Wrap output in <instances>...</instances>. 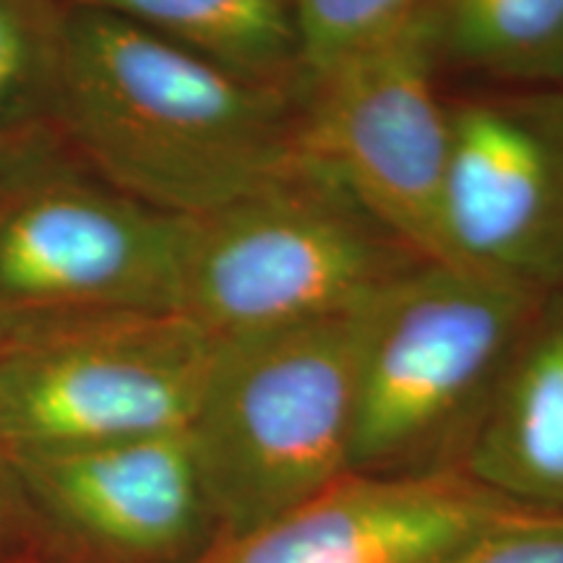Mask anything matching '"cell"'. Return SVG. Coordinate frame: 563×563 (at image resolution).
Returning a JSON list of instances; mask_svg holds the SVG:
<instances>
[{"label": "cell", "mask_w": 563, "mask_h": 563, "mask_svg": "<svg viewBox=\"0 0 563 563\" xmlns=\"http://www.w3.org/2000/svg\"><path fill=\"white\" fill-rule=\"evenodd\" d=\"M183 311L0 319L5 449H68L186 433L217 355Z\"/></svg>", "instance_id": "obj_4"}, {"label": "cell", "mask_w": 563, "mask_h": 563, "mask_svg": "<svg viewBox=\"0 0 563 563\" xmlns=\"http://www.w3.org/2000/svg\"><path fill=\"white\" fill-rule=\"evenodd\" d=\"M551 295L426 262L378 302L357 384L352 473H407L481 410Z\"/></svg>", "instance_id": "obj_5"}, {"label": "cell", "mask_w": 563, "mask_h": 563, "mask_svg": "<svg viewBox=\"0 0 563 563\" xmlns=\"http://www.w3.org/2000/svg\"><path fill=\"white\" fill-rule=\"evenodd\" d=\"M186 238L66 152L34 162L0 180V319L180 311Z\"/></svg>", "instance_id": "obj_7"}, {"label": "cell", "mask_w": 563, "mask_h": 563, "mask_svg": "<svg viewBox=\"0 0 563 563\" xmlns=\"http://www.w3.org/2000/svg\"><path fill=\"white\" fill-rule=\"evenodd\" d=\"M302 87L253 81L112 13L70 5L60 131L91 175L199 220L306 167Z\"/></svg>", "instance_id": "obj_1"}, {"label": "cell", "mask_w": 563, "mask_h": 563, "mask_svg": "<svg viewBox=\"0 0 563 563\" xmlns=\"http://www.w3.org/2000/svg\"><path fill=\"white\" fill-rule=\"evenodd\" d=\"M460 470L511 504L563 509V290L485 397Z\"/></svg>", "instance_id": "obj_11"}, {"label": "cell", "mask_w": 563, "mask_h": 563, "mask_svg": "<svg viewBox=\"0 0 563 563\" xmlns=\"http://www.w3.org/2000/svg\"><path fill=\"white\" fill-rule=\"evenodd\" d=\"M9 456L34 538L81 563H194L220 538L186 433Z\"/></svg>", "instance_id": "obj_9"}, {"label": "cell", "mask_w": 563, "mask_h": 563, "mask_svg": "<svg viewBox=\"0 0 563 563\" xmlns=\"http://www.w3.org/2000/svg\"><path fill=\"white\" fill-rule=\"evenodd\" d=\"M426 264L332 180L302 167L188 220L180 311L217 340L371 306Z\"/></svg>", "instance_id": "obj_3"}, {"label": "cell", "mask_w": 563, "mask_h": 563, "mask_svg": "<svg viewBox=\"0 0 563 563\" xmlns=\"http://www.w3.org/2000/svg\"><path fill=\"white\" fill-rule=\"evenodd\" d=\"M443 222L452 262L563 290V87L449 108Z\"/></svg>", "instance_id": "obj_8"}, {"label": "cell", "mask_w": 563, "mask_h": 563, "mask_svg": "<svg viewBox=\"0 0 563 563\" xmlns=\"http://www.w3.org/2000/svg\"><path fill=\"white\" fill-rule=\"evenodd\" d=\"M382 298L217 344L186 435L220 538L256 530L352 473L363 350Z\"/></svg>", "instance_id": "obj_2"}, {"label": "cell", "mask_w": 563, "mask_h": 563, "mask_svg": "<svg viewBox=\"0 0 563 563\" xmlns=\"http://www.w3.org/2000/svg\"><path fill=\"white\" fill-rule=\"evenodd\" d=\"M30 538H34L30 514H26V506L21 501L9 449H5L3 435H0V553L11 551V548L21 545Z\"/></svg>", "instance_id": "obj_17"}, {"label": "cell", "mask_w": 563, "mask_h": 563, "mask_svg": "<svg viewBox=\"0 0 563 563\" xmlns=\"http://www.w3.org/2000/svg\"><path fill=\"white\" fill-rule=\"evenodd\" d=\"M428 0H290L302 89L426 9Z\"/></svg>", "instance_id": "obj_15"}, {"label": "cell", "mask_w": 563, "mask_h": 563, "mask_svg": "<svg viewBox=\"0 0 563 563\" xmlns=\"http://www.w3.org/2000/svg\"><path fill=\"white\" fill-rule=\"evenodd\" d=\"M253 81L302 87L290 0H74Z\"/></svg>", "instance_id": "obj_12"}, {"label": "cell", "mask_w": 563, "mask_h": 563, "mask_svg": "<svg viewBox=\"0 0 563 563\" xmlns=\"http://www.w3.org/2000/svg\"><path fill=\"white\" fill-rule=\"evenodd\" d=\"M435 66L426 3L302 89L300 152L415 256L454 264L443 222L452 123Z\"/></svg>", "instance_id": "obj_6"}, {"label": "cell", "mask_w": 563, "mask_h": 563, "mask_svg": "<svg viewBox=\"0 0 563 563\" xmlns=\"http://www.w3.org/2000/svg\"><path fill=\"white\" fill-rule=\"evenodd\" d=\"M435 58L527 87H563V0H428Z\"/></svg>", "instance_id": "obj_14"}, {"label": "cell", "mask_w": 563, "mask_h": 563, "mask_svg": "<svg viewBox=\"0 0 563 563\" xmlns=\"http://www.w3.org/2000/svg\"><path fill=\"white\" fill-rule=\"evenodd\" d=\"M68 19L60 0H0V180L66 150Z\"/></svg>", "instance_id": "obj_13"}, {"label": "cell", "mask_w": 563, "mask_h": 563, "mask_svg": "<svg viewBox=\"0 0 563 563\" xmlns=\"http://www.w3.org/2000/svg\"><path fill=\"white\" fill-rule=\"evenodd\" d=\"M517 506L462 470L347 473L194 563H435Z\"/></svg>", "instance_id": "obj_10"}, {"label": "cell", "mask_w": 563, "mask_h": 563, "mask_svg": "<svg viewBox=\"0 0 563 563\" xmlns=\"http://www.w3.org/2000/svg\"><path fill=\"white\" fill-rule=\"evenodd\" d=\"M435 563H563V509L517 506Z\"/></svg>", "instance_id": "obj_16"}]
</instances>
